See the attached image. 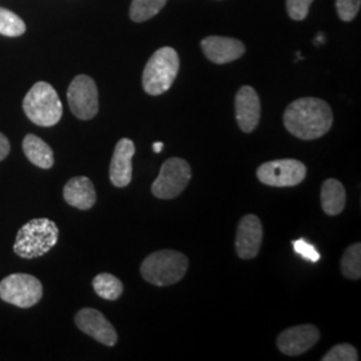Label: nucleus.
I'll use <instances>...</instances> for the list:
<instances>
[{"label":"nucleus","mask_w":361,"mask_h":361,"mask_svg":"<svg viewBox=\"0 0 361 361\" xmlns=\"http://www.w3.org/2000/svg\"><path fill=\"white\" fill-rule=\"evenodd\" d=\"M293 247H295V252H296L297 255H300L301 257L305 258V259H308V261H312V262H317L319 259H320V253L316 250V247L313 245H310L308 244L305 240H302V238H300V240H296L295 243H293Z\"/></svg>","instance_id":"obj_26"},{"label":"nucleus","mask_w":361,"mask_h":361,"mask_svg":"<svg viewBox=\"0 0 361 361\" xmlns=\"http://www.w3.org/2000/svg\"><path fill=\"white\" fill-rule=\"evenodd\" d=\"M320 340V331L310 324L297 325L281 332L277 347L286 356H298L308 352Z\"/></svg>","instance_id":"obj_11"},{"label":"nucleus","mask_w":361,"mask_h":361,"mask_svg":"<svg viewBox=\"0 0 361 361\" xmlns=\"http://www.w3.org/2000/svg\"><path fill=\"white\" fill-rule=\"evenodd\" d=\"M166 1L168 0H133L130 6V18L137 23L146 22L159 13Z\"/></svg>","instance_id":"obj_20"},{"label":"nucleus","mask_w":361,"mask_h":361,"mask_svg":"<svg viewBox=\"0 0 361 361\" xmlns=\"http://www.w3.org/2000/svg\"><path fill=\"white\" fill-rule=\"evenodd\" d=\"M361 0H336V8L341 20L350 22L360 10Z\"/></svg>","instance_id":"obj_24"},{"label":"nucleus","mask_w":361,"mask_h":361,"mask_svg":"<svg viewBox=\"0 0 361 361\" xmlns=\"http://www.w3.org/2000/svg\"><path fill=\"white\" fill-rule=\"evenodd\" d=\"M189 267V259L180 252L164 249L145 258L141 265L143 279L155 286H169L180 281Z\"/></svg>","instance_id":"obj_3"},{"label":"nucleus","mask_w":361,"mask_h":361,"mask_svg":"<svg viewBox=\"0 0 361 361\" xmlns=\"http://www.w3.org/2000/svg\"><path fill=\"white\" fill-rule=\"evenodd\" d=\"M262 224L255 214H246L240 221L235 235V253L243 259L256 257L262 244Z\"/></svg>","instance_id":"obj_12"},{"label":"nucleus","mask_w":361,"mask_h":361,"mask_svg":"<svg viewBox=\"0 0 361 361\" xmlns=\"http://www.w3.org/2000/svg\"><path fill=\"white\" fill-rule=\"evenodd\" d=\"M26 32V25L20 16L0 7V35L16 38Z\"/></svg>","instance_id":"obj_22"},{"label":"nucleus","mask_w":361,"mask_h":361,"mask_svg":"<svg viewBox=\"0 0 361 361\" xmlns=\"http://www.w3.org/2000/svg\"><path fill=\"white\" fill-rule=\"evenodd\" d=\"M307 177V168L297 159H276L262 164L257 169V178L273 188H292Z\"/></svg>","instance_id":"obj_8"},{"label":"nucleus","mask_w":361,"mask_h":361,"mask_svg":"<svg viewBox=\"0 0 361 361\" xmlns=\"http://www.w3.org/2000/svg\"><path fill=\"white\" fill-rule=\"evenodd\" d=\"M75 325L83 334L90 336L94 340L107 347H114L118 341L114 326L99 310L92 308L79 310L75 314Z\"/></svg>","instance_id":"obj_10"},{"label":"nucleus","mask_w":361,"mask_h":361,"mask_svg":"<svg viewBox=\"0 0 361 361\" xmlns=\"http://www.w3.org/2000/svg\"><path fill=\"white\" fill-rule=\"evenodd\" d=\"M341 273L349 280H360L361 245L359 243L345 249L341 257Z\"/></svg>","instance_id":"obj_21"},{"label":"nucleus","mask_w":361,"mask_h":361,"mask_svg":"<svg viewBox=\"0 0 361 361\" xmlns=\"http://www.w3.org/2000/svg\"><path fill=\"white\" fill-rule=\"evenodd\" d=\"M192 178V168L182 158H169L161 166L157 180L152 185L153 195L159 200L178 197Z\"/></svg>","instance_id":"obj_7"},{"label":"nucleus","mask_w":361,"mask_h":361,"mask_svg":"<svg viewBox=\"0 0 361 361\" xmlns=\"http://www.w3.org/2000/svg\"><path fill=\"white\" fill-rule=\"evenodd\" d=\"M27 159L40 169L54 166V152L51 147L34 134H27L22 142Z\"/></svg>","instance_id":"obj_18"},{"label":"nucleus","mask_w":361,"mask_h":361,"mask_svg":"<svg viewBox=\"0 0 361 361\" xmlns=\"http://www.w3.org/2000/svg\"><path fill=\"white\" fill-rule=\"evenodd\" d=\"M43 296V286L35 276L13 273L0 281V298L19 308L37 305Z\"/></svg>","instance_id":"obj_6"},{"label":"nucleus","mask_w":361,"mask_h":361,"mask_svg":"<svg viewBox=\"0 0 361 361\" xmlns=\"http://www.w3.org/2000/svg\"><path fill=\"white\" fill-rule=\"evenodd\" d=\"M261 116V104L257 91L250 86H243L235 95V119L244 133H252L257 128Z\"/></svg>","instance_id":"obj_14"},{"label":"nucleus","mask_w":361,"mask_h":361,"mask_svg":"<svg viewBox=\"0 0 361 361\" xmlns=\"http://www.w3.org/2000/svg\"><path fill=\"white\" fill-rule=\"evenodd\" d=\"M63 198L70 207L89 210L97 202V192L90 178L80 176L71 178L66 183Z\"/></svg>","instance_id":"obj_16"},{"label":"nucleus","mask_w":361,"mask_h":361,"mask_svg":"<svg viewBox=\"0 0 361 361\" xmlns=\"http://www.w3.org/2000/svg\"><path fill=\"white\" fill-rule=\"evenodd\" d=\"M58 238L59 229L54 221L44 217L31 219L16 234L13 252L26 259L42 257L56 245Z\"/></svg>","instance_id":"obj_2"},{"label":"nucleus","mask_w":361,"mask_h":361,"mask_svg":"<svg viewBox=\"0 0 361 361\" xmlns=\"http://www.w3.org/2000/svg\"><path fill=\"white\" fill-rule=\"evenodd\" d=\"M180 70L178 54L171 47H162L152 55L143 70V90L149 95H161L171 87Z\"/></svg>","instance_id":"obj_5"},{"label":"nucleus","mask_w":361,"mask_h":361,"mask_svg":"<svg viewBox=\"0 0 361 361\" xmlns=\"http://www.w3.org/2000/svg\"><path fill=\"white\" fill-rule=\"evenodd\" d=\"M135 146L129 138L119 140L110 164V180L116 188H126L133 180V157Z\"/></svg>","instance_id":"obj_13"},{"label":"nucleus","mask_w":361,"mask_h":361,"mask_svg":"<svg viewBox=\"0 0 361 361\" xmlns=\"http://www.w3.org/2000/svg\"><path fill=\"white\" fill-rule=\"evenodd\" d=\"M95 293L107 301H116L123 293V284L110 273H101L92 280Z\"/></svg>","instance_id":"obj_19"},{"label":"nucleus","mask_w":361,"mask_h":361,"mask_svg":"<svg viewBox=\"0 0 361 361\" xmlns=\"http://www.w3.org/2000/svg\"><path fill=\"white\" fill-rule=\"evenodd\" d=\"M347 201V194L343 183L335 178L324 180L322 186V207L328 216L340 214Z\"/></svg>","instance_id":"obj_17"},{"label":"nucleus","mask_w":361,"mask_h":361,"mask_svg":"<svg viewBox=\"0 0 361 361\" xmlns=\"http://www.w3.org/2000/svg\"><path fill=\"white\" fill-rule=\"evenodd\" d=\"M313 0H286V10L290 19L293 20H304L308 13Z\"/></svg>","instance_id":"obj_25"},{"label":"nucleus","mask_w":361,"mask_h":361,"mask_svg":"<svg viewBox=\"0 0 361 361\" xmlns=\"http://www.w3.org/2000/svg\"><path fill=\"white\" fill-rule=\"evenodd\" d=\"M334 123L331 106L319 98H300L286 107V130L302 141L317 140L325 135Z\"/></svg>","instance_id":"obj_1"},{"label":"nucleus","mask_w":361,"mask_h":361,"mask_svg":"<svg viewBox=\"0 0 361 361\" xmlns=\"http://www.w3.org/2000/svg\"><path fill=\"white\" fill-rule=\"evenodd\" d=\"M153 149H154L155 153H161V152H162V149H164V143H162V142L153 143Z\"/></svg>","instance_id":"obj_28"},{"label":"nucleus","mask_w":361,"mask_h":361,"mask_svg":"<svg viewBox=\"0 0 361 361\" xmlns=\"http://www.w3.org/2000/svg\"><path fill=\"white\" fill-rule=\"evenodd\" d=\"M357 350L350 344H337L323 357V361H357Z\"/></svg>","instance_id":"obj_23"},{"label":"nucleus","mask_w":361,"mask_h":361,"mask_svg":"<svg viewBox=\"0 0 361 361\" xmlns=\"http://www.w3.org/2000/svg\"><path fill=\"white\" fill-rule=\"evenodd\" d=\"M70 110L78 119L90 121L98 114V89L97 83L89 75H78L73 79L67 90Z\"/></svg>","instance_id":"obj_9"},{"label":"nucleus","mask_w":361,"mask_h":361,"mask_svg":"<svg viewBox=\"0 0 361 361\" xmlns=\"http://www.w3.org/2000/svg\"><path fill=\"white\" fill-rule=\"evenodd\" d=\"M202 51L207 59L217 65H225L241 58L245 52L243 42L224 37H207L201 42Z\"/></svg>","instance_id":"obj_15"},{"label":"nucleus","mask_w":361,"mask_h":361,"mask_svg":"<svg viewBox=\"0 0 361 361\" xmlns=\"http://www.w3.org/2000/svg\"><path fill=\"white\" fill-rule=\"evenodd\" d=\"M10 149H11V146H10L8 138L3 133H0V161L6 159L8 157Z\"/></svg>","instance_id":"obj_27"},{"label":"nucleus","mask_w":361,"mask_h":361,"mask_svg":"<svg viewBox=\"0 0 361 361\" xmlns=\"http://www.w3.org/2000/svg\"><path fill=\"white\" fill-rule=\"evenodd\" d=\"M27 118L42 128L55 126L63 114L58 92L47 82H37L23 99Z\"/></svg>","instance_id":"obj_4"}]
</instances>
